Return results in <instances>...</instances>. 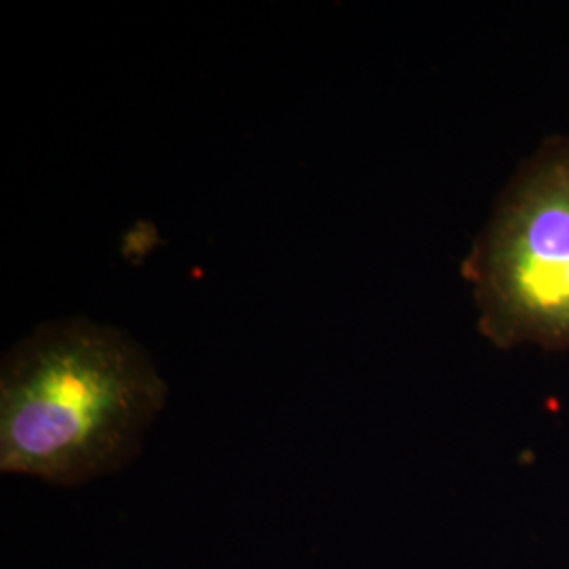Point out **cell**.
I'll list each match as a JSON object with an SVG mask.
<instances>
[{
  "label": "cell",
  "mask_w": 569,
  "mask_h": 569,
  "mask_svg": "<svg viewBox=\"0 0 569 569\" xmlns=\"http://www.w3.org/2000/svg\"><path fill=\"white\" fill-rule=\"evenodd\" d=\"M167 385L129 333L82 317L37 327L0 369V470L79 488L127 467Z\"/></svg>",
  "instance_id": "1"
},
{
  "label": "cell",
  "mask_w": 569,
  "mask_h": 569,
  "mask_svg": "<svg viewBox=\"0 0 569 569\" xmlns=\"http://www.w3.org/2000/svg\"><path fill=\"white\" fill-rule=\"evenodd\" d=\"M462 272L493 345L569 348V140L512 183Z\"/></svg>",
  "instance_id": "2"
}]
</instances>
